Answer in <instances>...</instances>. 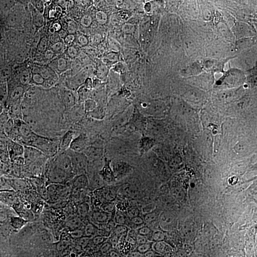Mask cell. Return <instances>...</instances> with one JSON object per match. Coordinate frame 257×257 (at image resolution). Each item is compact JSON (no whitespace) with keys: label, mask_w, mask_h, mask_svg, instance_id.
I'll return each mask as SVG.
<instances>
[{"label":"cell","mask_w":257,"mask_h":257,"mask_svg":"<svg viewBox=\"0 0 257 257\" xmlns=\"http://www.w3.org/2000/svg\"><path fill=\"white\" fill-rule=\"evenodd\" d=\"M183 180L176 178L165 170L154 180L155 204L156 207H166L169 203L180 196Z\"/></svg>","instance_id":"cell-7"},{"label":"cell","mask_w":257,"mask_h":257,"mask_svg":"<svg viewBox=\"0 0 257 257\" xmlns=\"http://www.w3.org/2000/svg\"><path fill=\"white\" fill-rule=\"evenodd\" d=\"M175 229L186 237L203 240L209 235L211 226L208 216L204 212L195 211L191 218L175 226Z\"/></svg>","instance_id":"cell-11"},{"label":"cell","mask_w":257,"mask_h":257,"mask_svg":"<svg viewBox=\"0 0 257 257\" xmlns=\"http://www.w3.org/2000/svg\"><path fill=\"white\" fill-rule=\"evenodd\" d=\"M50 187L49 178L44 172H35L30 175L23 184L21 190V197L23 201L31 207L37 206L42 202L43 196L48 193Z\"/></svg>","instance_id":"cell-8"},{"label":"cell","mask_w":257,"mask_h":257,"mask_svg":"<svg viewBox=\"0 0 257 257\" xmlns=\"http://www.w3.org/2000/svg\"><path fill=\"white\" fill-rule=\"evenodd\" d=\"M167 135L168 133L166 132L165 128L155 116L143 121L141 139L139 140L141 142L142 149L141 154L146 153L151 149L156 147L165 138Z\"/></svg>","instance_id":"cell-13"},{"label":"cell","mask_w":257,"mask_h":257,"mask_svg":"<svg viewBox=\"0 0 257 257\" xmlns=\"http://www.w3.org/2000/svg\"><path fill=\"white\" fill-rule=\"evenodd\" d=\"M167 170L176 178L184 180L186 178V158L181 154L173 156Z\"/></svg>","instance_id":"cell-31"},{"label":"cell","mask_w":257,"mask_h":257,"mask_svg":"<svg viewBox=\"0 0 257 257\" xmlns=\"http://www.w3.org/2000/svg\"><path fill=\"white\" fill-rule=\"evenodd\" d=\"M152 70L137 68L126 79L131 92L137 93L147 90L149 84L152 81Z\"/></svg>","instance_id":"cell-26"},{"label":"cell","mask_w":257,"mask_h":257,"mask_svg":"<svg viewBox=\"0 0 257 257\" xmlns=\"http://www.w3.org/2000/svg\"><path fill=\"white\" fill-rule=\"evenodd\" d=\"M119 72L120 75L123 77V79H127L131 74L137 69V67L134 64L131 58L125 57L122 61H120L118 64L115 66Z\"/></svg>","instance_id":"cell-32"},{"label":"cell","mask_w":257,"mask_h":257,"mask_svg":"<svg viewBox=\"0 0 257 257\" xmlns=\"http://www.w3.org/2000/svg\"><path fill=\"white\" fill-rule=\"evenodd\" d=\"M167 216L170 226H177L188 220L195 212L193 203L184 197H177L166 206Z\"/></svg>","instance_id":"cell-15"},{"label":"cell","mask_w":257,"mask_h":257,"mask_svg":"<svg viewBox=\"0 0 257 257\" xmlns=\"http://www.w3.org/2000/svg\"><path fill=\"white\" fill-rule=\"evenodd\" d=\"M91 160L82 152V150L75 144L66 143L63 145V159L62 164L71 172L86 174Z\"/></svg>","instance_id":"cell-14"},{"label":"cell","mask_w":257,"mask_h":257,"mask_svg":"<svg viewBox=\"0 0 257 257\" xmlns=\"http://www.w3.org/2000/svg\"><path fill=\"white\" fill-rule=\"evenodd\" d=\"M155 117L161 123L168 134L179 128H183L182 117L174 108H172L166 102H159L155 113Z\"/></svg>","instance_id":"cell-21"},{"label":"cell","mask_w":257,"mask_h":257,"mask_svg":"<svg viewBox=\"0 0 257 257\" xmlns=\"http://www.w3.org/2000/svg\"><path fill=\"white\" fill-rule=\"evenodd\" d=\"M186 45V38L178 30H170L160 40V48L167 55H178L181 54Z\"/></svg>","instance_id":"cell-23"},{"label":"cell","mask_w":257,"mask_h":257,"mask_svg":"<svg viewBox=\"0 0 257 257\" xmlns=\"http://www.w3.org/2000/svg\"><path fill=\"white\" fill-rule=\"evenodd\" d=\"M97 77L99 87H101L102 89H107L125 81V79H123V77L120 75L119 72L115 66H108L102 68Z\"/></svg>","instance_id":"cell-29"},{"label":"cell","mask_w":257,"mask_h":257,"mask_svg":"<svg viewBox=\"0 0 257 257\" xmlns=\"http://www.w3.org/2000/svg\"><path fill=\"white\" fill-rule=\"evenodd\" d=\"M156 92L161 95H170L178 89V74L168 68H159L152 74V81Z\"/></svg>","instance_id":"cell-17"},{"label":"cell","mask_w":257,"mask_h":257,"mask_svg":"<svg viewBox=\"0 0 257 257\" xmlns=\"http://www.w3.org/2000/svg\"><path fill=\"white\" fill-rule=\"evenodd\" d=\"M243 60L248 67L257 69V46L248 48L243 54Z\"/></svg>","instance_id":"cell-33"},{"label":"cell","mask_w":257,"mask_h":257,"mask_svg":"<svg viewBox=\"0 0 257 257\" xmlns=\"http://www.w3.org/2000/svg\"><path fill=\"white\" fill-rule=\"evenodd\" d=\"M191 39L198 49L208 51L215 44L216 33L210 23L197 21L191 28Z\"/></svg>","instance_id":"cell-18"},{"label":"cell","mask_w":257,"mask_h":257,"mask_svg":"<svg viewBox=\"0 0 257 257\" xmlns=\"http://www.w3.org/2000/svg\"><path fill=\"white\" fill-rule=\"evenodd\" d=\"M70 17L82 28L87 29L90 20V5L86 1H66L61 5Z\"/></svg>","instance_id":"cell-24"},{"label":"cell","mask_w":257,"mask_h":257,"mask_svg":"<svg viewBox=\"0 0 257 257\" xmlns=\"http://www.w3.org/2000/svg\"><path fill=\"white\" fill-rule=\"evenodd\" d=\"M168 101H164L174 108L181 116L182 113H190L193 110V102L186 93L173 92L170 95H167Z\"/></svg>","instance_id":"cell-27"},{"label":"cell","mask_w":257,"mask_h":257,"mask_svg":"<svg viewBox=\"0 0 257 257\" xmlns=\"http://www.w3.org/2000/svg\"><path fill=\"white\" fill-rule=\"evenodd\" d=\"M98 77L93 74H86L79 80L74 92V104L78 107L87 108L98 95Z\"/></svg>","instance_id":"cell-12"},{"label":"cell","mask_w":257,"mask_h":257,"mask_svg":"<svg viewBox=\"0 0 257 257\" xmlns=\"http://www.w3.org/2000/svg\"><path fill=\"white\" fill-rule=\"evenodd\" d=\"M159 102L160 100L156 94L150 92L149 90H145L133 93L128 105L137 118L145 121L155 116Z\"/></svg>","instance_id":"cell-10"},{"label":"cell","mask_w":257,"mask_h":257,"mask_svg":"<svg viewBox=\"0 0 257 257\" xmlns=\"http://www.w3.org/2000/svg\"><path fill=\"white\" fill-rule=\"evenodd\" d=\"M132 61L138 69L152 70L156 62V48L145 39L135 42Z\"/></svg>","instance_id":"cell-16"},{"label":"cell","mask_w":257,"mask_h":257,"mask_svg":"<svg viewBox=\"0 0 257 257\" xmlns=\"http://www.w3.org/2000/svg\"><path fill=\"white\" fill-rule=\"evenodd\" d=\"M56 15L62 28L66 49L74 56L84 55L90 46V35L87 29L79 26L61 5L57 8Z\"/></svg>","instance_id":"cell-4"},{"label":"cell","mask_w":257,"mask_h":257,"mask_svg":"<svg viewBox=\"0 0 257 257\" xmlns=\"http://www.w3.org/2000/svg\"><path fill=\"white\" fill-rule=\"evenodd\" d=\"M98 95L101 96L102 98L112 108L121 107L128 104L133 96V92L128 89V85L125 80L110 88L102 89Z\"/></svg>","instance_id":"cell-20"},{"label":"cell","mask_w":257,"mask_h":257,"mask_svg":"<svg viewBox=\"0 0 257 257\" xmlns=\"http://www.w3.org/2000/svg\"><path fill=\"white\" fill-rule=\"evenodd\" d=\"M124 22L125 18L119 12H103L93 22L94 36L101 39L116 37L124 27Z\"/></svg>","instance_id":"cell-9"},{"label":"cell","mask_w":257,"mask_h":257,"mask_svg":"<svg viewBox=\"0 0 257 257\" xmlns=\"http://www.w3.org/2000/svg\"><path fill=\"white\" fill-rule=\"evenodd\" d=\"M39 158L44 171H53L59 168L63 159V145L54 139L48 140L41 148Z\"/></svg>","instance_id":"cell-19"},{"label":"cell","mask_w":257,"mask_h":257,"mask_svg":"<svg viewBox=\"0 0 257 257\" xmlns=\"http://www.w3.org/2000/svg\"><path fill=\"white\" fill-rule=\"evenodd\" d=\"M110 105L99 95H97L87 107L88 115L93 120L106 119L110 114Z\"/></svg>","instance_id":"cell-30"},{"label":"cell","mask_w":257,"mask_h":257,"mask_svg":"<svg viewBox=\"0 0 257 257\" xmlns=\"http://www.w3.org/2000/svg\"><path fill=\"white\" fill-rule=\"evenodd\" d=\"M203 123L218 137L239 124V110L234 103L224 102L208 110L203 117Z\"/></svg>","instance_id":"cell-5"},{"label":"cell","mask_w":257,"mask_h":257,"mask_svg":"<svg viewBox=\"0 0 257 257\" xmlns=\"http://www.w3.org/2000/svg\"><path fill=\"white\" fill-rule=\"evenodd\" d=\"M224 138L227 140L226 142L235 147H245L249 142L248 130L240 123L228 131L225 134Z\"/></svg>","instance_id":"cell-28"},{"label":"cell","mask_w":257,"mask_h":257,"mask_svg":"<svg viewBox=\"0 0 257 257\" xmlns=\"http://www.w3.org/2000/svg\"><path fill=\"white\" fill-rule=\"evenodd\" d=\"M125 201L130 216L138 220L153 210L155 197L149 188V184L138 179H130L124 189Z\"/></svg>","instance_id":"cell-3"},{"label":"cell","mask_w":257,"mask_h":257,"mask_svg":"<svg viewBox=\"0 0 257 257\" xmlns=\"http://www.w3.org/2000/svg\"><path fill=\"white\" fill-rule=\"evenodd\" d=\"M143 121L126 114H119L105 121L99 135L114 149H122L141 139Z\"/></svg>","instance_id":"cell-2"},{"label":"cell","mask_w":257,"mask_h":257,"mask_svg":"<svg viewBox=\"0 0 257 257\" xmlns=\"http://www.w3.org/2000/svg\"><path fill=\"white\" fill-rule=\"evenodd\" d=\"M125 50L120 43L112 42L106 45L102 50L98 61L102 68L108 66H116L125 58Z\"/></svg>","instance_id":"cell-25"},{"label":"cell","mask_w":257,"mask_h":257,"mask_svg":"<svg viewBox=\"0 0 257 257\" xmlns=\"http://www.w3.org/2000/svg\"><path fill=\"white\" fill-rule=\"evenodd\" d=\"M191 138L184 128L169 133L156 147L137 156L133 162L135 177L153 183L156 176L167 170L173 156L189 147Z\"/></svg>","instance_id":"cell-1"},{"label":"cell","mask_w":257,"mask_h":257,"mask_svg":"<svg viewBox=\"0 0 257 257\" xmlns=\"http://www.w3.org/2000/svg\"><path fill=\"white\" fill-rule=\"evenodd\" d=\"M205 82V74L199 67H191L178 75V87L184 92H194L199 90Z\"/></svg>","instance_id":"cell-22"},{"label":"cell","mask_w":257,"mask_h":257,"mask_svg":"<svg viewBox=\"0 0 257 257\" xmlns=\"http://www.w3.org/2000/svg\"><path fill=\"white\" fill-rule=\"evenodd\" d=\"M220 137L214 134L201 122L193 131L189 148L193 156L201 160L203 163L211 162L219 147Z\"/></svg>","instance_id":"cell-6"}]
</instances>
